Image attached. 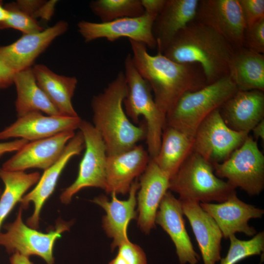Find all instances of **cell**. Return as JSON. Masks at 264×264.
Masks as SVG:
<instances>
[{
    "label": "cell",
    "instance_id": "obj_5",
    "mask_svg": "<svg viewBox=\"0 0 264 264\" xmlns=\"http://www.w3.org/2000/svg\"><path fill=\"white\" fill-rule=\"evenodd\" d=\"M169 190L180 200L222 202L236 194L235 188L217 176L213 165L193 151L170 178Z\"/></svg>",
    "mask_w": 264,
    "mask_h": 264
},
{
    "label": "cell",
    "instance_id": "obj_1",
    "mask_svg": "<svg viewBox=\"0 0 264 264\" xmlns=\"http://www.w3.org/2000/svg\"><path fill=\"white\" fill-rule=\"evenodd\" d=\"M129 41L134 66L150 85L154 100L165 118L184 93L208 85L198 64L178 63L159 52L151 55L145 44Z\"/></svg>",
    "mask_w": 264,
    "mask_h": 264
},
{
    "label": "cell",
    "instance_id": "obj_31",
    "mask_svg": "<svg viewBox=\"0 0 264 264\" xmlns=\"http://www.w3.org/2000/svg\"><path fill=\"white\" fill-rule=\"evenodd\" d=\"M230 246L226 256L220 264H236L253 255H259L264 250V231L257 233L249 240H241L235 235L229 237Z\"/></svg>",
    "mask_w": 264,
    "mask_h": 264
},
{
    "label": "cell",
    "instance_id": "obj_41",
    "mask_svg": "<svg viewBox=\"0 0 264 264\" xmlns=\"http://www.w3.org/2000/svg\"><path fill=\"white\" fill-rule=\"evenodd\" d=\"M7 17V12L4 5H3L2 0H0V30L4 22Z\"/></svg>",
    "mask_w": 264,
    "mask_h": 264
},
{
    "label": "cell",
    "instance_id": "obj_42",
    "mask_svg": "<svg viewBox=\"0 0 264 264\" xmlns=\"http://www.w3.org/2000/svg\"><path fill=\"white\" fill-rule=\"evenodd\" d=\"M109 264H128L125 260L119 254L112 259Z\"/></svg>",
    "mask_w": 264,
    "mask_h": 264
},
{
    "label": "cell",
    "instance_id": "obj_29",
    "mask_svg": "<svg viewBox=\"0 0 264 264\" xmlns=\"http://www.w3.org/2000/svg\"><path fill=\"white\" fill-rule=\"evenodd\" d=\"M40 177V174L37 172L27 174L24 171H6L0 168V178L4 185L0 198V231L4 220L15 205L30 187L37 183Z\"/></svg>",
    "mask_w": 264,
    "mask_h": 264
},
{
    "label": "cell",
    "instance_id": "obj_15",
    "mask_svg": "<svg viewBox=\"0 0 264 264\" xmlns=\"http://www.w3.org/2000/svg\"><path fill=\"white\" fill-rule=\"evenodd\" d=\"M75 135L74 131H67L28 142L6 160L1 168L10 171H24L32 168L45 170L59 159L66 144Z\"/></svg>",
    "mask_w": 264,
    "mask_h": 264
},
{
    "label": "cell",
    "instance_id": "obj_17",
    "mask_svg": "<svg viewBox=\"0 0 264 264\" xmlns=\"http://www.w3.org/2000/svg\"><path fill=\"white\" fill-rule=\"evenodd\" d=\"M199 204L215 220L225 239L237 232L254 236L257 231L248 222L251 219L261 218L264 214V209L243 202L237 197L236 193L222 202Z\"/></svg>",
    "mask_w": 264,
    "mask_h": 264
},
{
    "label": "cell",
    "instance_id": "obj_27",
    "mask_svg": "<svg viewBox=\"0 0 264 264\" xmlns=\"http://www.w3.org/2000/svg\"><path fill=\"white\" fill-rule=\"evenodd\" d=\"M13 84L17 91L15 107L18 117L37 111L47 115H61L37 84L32 67L15 72Z\"/></svg>",
    "mask_w": 264,
    "mask_h": 264
},
{
    "label": "cell",
    "instance_id": "obj_38",
    "mask_svg": "<svg viewBox=\"0 0 264 264\" xmlns=\"http://www.w3.org/2000/svg\"><path fill=\"white\" fill-rule=\"evenodd\" d=\"M29 141L24 139H18L13 141L0 143V157L4 154L18 151Z\"/></svg>",
    "mask_w": 264,
    "mask_h": 264
},
{
    "label": "cell",
    "instance_id": "obj_34",
    "mask_svg": "<svg viewBox=\"0 0 264 264\" xmlns=\"http://www.w3.org/2000/svg\"><path fill=\"white\" fill-rule=\"evenodd\" d=\"M246 28L264 19V0H239Z\"/></svg>",
    "mask_w": 264,
    "mask_h": 264
},
{
    "label": "cell",
    "instance_id": "obj_35",
    "mask_svg": "<svg viewBox=\"0 0 264 264\" xmlns=\"http://www.w3.org/2000/svg\"><path fill=\"white\" fill-rule=\"evenodd\" d=\"M119 254L128 264H148L146 254L138 245L130 240L121 243L118 247Z\"/></svg>",
    "mask_w": 264,
    "mask_h": 264
},
{
    "label": "cell",
    "instance_id": "obj_22",
    "mask_svg": "<svg viewBox=\"0 0 264 264\" xmlns=\"http://www.w3.org/2000/svg\"><path fill=\"white\" fill-rule=\"evenodd\" d=\"M219 111L231 129L249 133L264 119V91L238 90L221 105Z\"/></svg>",
    "mask_w": 264,
    "mask_h": 264
},
{
    "label": "cell",
    "instance_id": "obj_25",
    "mask_svg": "<svg viewBox=\"0 0 264 264\" xmlns=\"http://www.w3.org/2000/svg\"><path fill=\"white\" fill-rule=\"evenodd\" d=\"M37 84L62 116H78L71 102L78 80L74 76L58 75L46 66L32 67Z\"/></svg>",
    "mask_w": 264,
    "mask_h": 264
},
{
    "label": "cell",
    "instance_id": "obj_26",
    "mask_svg": "<svg viewBox=\"0 0 264 264\" xmlns=\"http://www.w3.org/2000/svg\"><path fill=\"white\" fill-rule=\"evenodd\" d=\"M228 75L240 90L264 91V55L244 47L235 49L228 63Z\"/></svg>",
    "mask_w": 264,
    "mask_h": 264
},
{
    "label": "cell",
    "instance_id": "obj_7",
    "mask_svg": "<svg viewBox=\"0 0 264 264\" xmlns=\"http://www.w3.org/2000/svg\"><path fill=\"white\" fill-rule=\"evenodd\" d=\"M213 166L217 176L226 178L250 196H258L264 190V155L252 136L248 135L226 160Z\"/></svg>",
    "mask_w": 264,
    "mask_h": 264
},
{
    "label": "cell",
    "instance_id": "obj_21",
    "mask_svg": "<svg viewBox=\"0 0 264 264\" xmlns=\"http://www.w3.org/2000/svg\"><path fill=\"white\" fill-rule=\"evenodd\" d=\"M181 203L168 191L157 210L155 222L169 235L174 242L180 264H196L199 256L195 251L186 231Z\"/></svg>",
    "mask_w": 264,
    "mask_h": 264
},
{
    "label": "cell",
    "instance_id": "obj_13",
    "mask_svg": "<svg viewBox=\"0 0 264 264\" xmlns=\"http://www.w3.org/2000/svg\"><path fill=\"white\" fill-rule=\"evenodd\" d=\"M84 148V137L79 131L67 143L59 159L44 170L33 189L22 198L20 202L22 209H26L30 203L34 204L33 213L26 221L28 226L35 229L39 228L42 208L54 192L61 174L71 158L79 155Z\"/></svg>",
    "mask_w": 264,
    "mask_h": 264
},
{
    "label": "cell",
    "instance_id": "obj_16",
    "mask_svg": "<svg viewBox=\"0 0 264 264\" xmlns=\"http://www.w3.org/2000/svg\"><path fill=\"white\" fill-rule=\"evenodd\" d=\"M82 121L78 116H45L33 112L21 117L0 132V140L20 138L29 142L48 138L60 132L75 131Z\"/></svg>",
    "mask_w": 264,
    "mask_h": 264
},
{
    "label": "cell",
    "instance_id": "obj_36",
    "mask_svg": "<svg viewBox=\"0 0 264 264\" xmlns=\"http://www.w3.org/2000/svg\"><path fill=\"white\" fill-rule=\"evenodd\" d=\"M145 13L157 17L163 9L166 0H140Z\"/></svg>",
    "mask_w": 264,
    "mask_h": 264
},
{
    "label": "cell",
    "instance_id": "obj_30",
    "mask_svg": "<svg viewBox=\"0 0 264 264\" xmlns=\"http://www.w3.org/2000/svg\"><path fill=\"white\" fill-rule=\"evenodd\" d=\"M90 8L102 22L145 13L140 0H95L90 2Z\"/></svg>",
    "mask_w": 264,
    "mask_h": 264
},
{
    "label": "cell",
    "instance_id": "obj_33",
    "mask_svg": "<svg viewBox=\"0 0 264 264\" xmlns=\"http://www.w3.org/2000/svg\"><path fill=\"white\" fill-rule=\"evenodd\" d=\"M242 47L251 51L264 53V19L245 28Z\"/></svg>",
    "mask_w": 264,
    "mask_h": 264
},
{
    "label": "cell",
    "instance_id": "obj_8",
    "mask_svg": "<svg viewBox=\"0 0 264 264\" xmlns=\"http://www.w3.org/2000/svg\"><path fill=\"white\" fill-rule=\"evenodd\" d=\"M22 210L20 207L15 220L5 226V232H0V245L9 254L19 253L28 257L36 255L42 258L47 264H54L55 243L64 232L69 230L73 221L60 220L54 229L44 233L24 224Z\"/></svg>",
    "mask_w": 264,
    "mask_h": 264
},
{
    "label": "cell",
    "instance_id": "obj_19",
    "mask_svg": "<svg viewBox=\"0 0 264 264\" xmlns=\"http://www.w3.org/2000/svg\"><path fill=\"white\" fill-rule=\"evenodd\" d=\"M139 188V182L132 183L127 200H119L114 193H111V200L104 195L94 198L92 202L101 207L106 212L102 219V226L107 235L112 239V250L129 241L127 229L130 222L137 219L136 193Z\"/></svg>",
    "mask_w": 264,
    "mask_h": 264
},
{
    "label": "cell",
    "instance_id": "obj_23",
    "mask_svg": "<svg viewBox=\"0 0 264 264\" xmlns=\"http://www.w3.org/2000/svg\"><path fill=\"white\" fill-rule=\"evenodd\" d=\"M180 201L183 215L188 219L198 242L204 264H215L221 259L223 238L219 226L199 202L191 200Z\"/></svg>",
    "mask_w": 264,
    "mask_h": 264
},
{
    "label": "cell",
    "instance_id": "obj_11",
    "mask_svg": "<svg viewBox=\"0 0 264 264\" xmlns=\"http://www.w3.org/2000/svg\"><path fill=\"white\" fill-rule=\"evenodd\" d=\"M156 18L145 13L139 17L123 18L106 22L81 21L78 23V30L86 43L100 38L112 42L126 37L154 48L157 44L153 27Z\"/></svg>",
    "mask_w": 264,
    "mask_h": 264
},
{
    "label": "cell",
    "instance_id": "obj_40",
    "mask_svg": "<svg viewBox=\"0 0 264 264\" xmlns=\"http://www.w3.org/2000/svg\"><path fill=\"white\" fill-rule=\"evenodd\" d=\"M254 137L257 140L260 138L264 142V119L257 124L252 130Z\"/></svg>",
    "mask_w": 264,
    "mask_h": 264
},
{
    "label": "cell",
    "instance_id": "obj_18",
    "mask_svg": "<svg viewBox=\"0 0 264 264\" xmlns=\"http://www.w3.org/2000/svg\"><path fill=\"white\" fill-rule=\"evenodd\" d=\"M170 177L158 167L153 159L150 160L140 176L137 197V224L148 234L155 228V219L160 203L168 191Z\"/></svg>",
    "mask_w": 264,
    "mask_h": 264
},
{
    "label": "cell",
    "instance_id": "obj_6",
    "mask_svg": "<svg viewBox=\"0 0 264 264\" xmlns=\"http://www.w3.org/2000/svg\"><path fill=\"white\" fill-rule=\"evenodd\" d=\"M124 66L127 88L123 101L125 111L134 124L139 123V116L144 117L147 129V151L150 158L154 159L160 149L165 116L154 100L150 85L134 66L132 54L126 56Z\"/></svg>",
    "mask_w": 264,
    "mask_h": 264
},
{
    "label": "cell",
    "instance_id": "obj_43",
    "mask_svg": "<svg viewBox=\"0 0 264 264\" xmlns=\"http://www.w3.org/2000/svg\"><path fill=\"white\" fill-rule=\"evenodd\" d=\"M0 193H1V191H0Z\"/></svg>",
    "mask_w": 264,
    "mask_h": 264
},
{
    "label": "cell",
    "instance_id": "obj_20",
    "mask_svg": "<svg viewBox=\"0 0 264 264\" xmlns=\"http://www.w3.org/2000/svg\"><path fill=\"white\" fill-rule=\"evenodd\" d=\"M150 157L141 145L117 154L107 156L105 192L125 195L129 192L135 178L146 169Z\"/></svg>",
    "mask_w": 264,
    "mask_h": 264
},
{
    "label": "cell",
    "instance_id": "obj_28",
    "mask_svg": "<svg viewBox=\"0 0 264 264\" xmlns=\"http://www.w3.org/2000/svg\"><path fill=\"white\" fill-rule=\"evenodd\" d=\"M193 138L174 128L165 126L158 154L153 159L170 178L193 151Z\"/></svg>",
    "mask_w": 264,
    "mask_h": 264
},
{
    "label": "cell",
    "instance_id": "obj_10",
    "mask_svg": "<svg viewBox=\"0 0 264 264\" xmlns=\"http://www.w3.org/2000/svg\"><path fill=\"white\" fill-rule=\"evenodd\" d=\"M248 134L229 127L217 109L198 127L193 137V151L212 165L221 163L242 145Z\"/></svg>",
    "mask_w": 264,
    "mask_h": 264
},
{
    "label": "cell",
    "instance_id": "obj_32",
    "mask_svg": "<svg viewBox=\"0 0 264 264\" xmlns=\"http://www.w3.org/2000/svg\"><path fill=\"white\" fill-rule=\"evenodd\" d=\"M4 7L7 17L1 25V29L13 28L23 34L40 32L44 29L37 20L21 8L17 2L6 3Z\"/></svg>",
    "mask_w": 264,
    "mask_h": 264
},
{
    "label": "cell",
    "instance_id": "obj_14",
    "mask_svg": "<svg viewBox=\"0 0 264 264\" xmlns=\"http://www.w3.org/2000/svg\"><path fill=\"white\" fill-rule=\"evenodd\" d=\"M68 27L66 22L60 21L40 32L23 34L11 44L0 45V61L15 72L30 68L36 58Z\"/></svg>",
    "mask_w": 264,
    "mask_h": 264
},
{
    "label": "cell",
    "instance_id": "obj_2",
    "mask_svg": "<svg viewBox=\"0 0 264 264\" xmlns=\"http://www.w3.org/2000/svg\"><path fill=\"white\" fill-rule=\"evenodd\" d=\"M234 49L223 37L195 20L174 37L162 53L178 63L198 64L210 84L228 75Z\"/></svg>",
    "mask_w": 264,
    "mask_h": 264
},
{
    "label": "cell",
    "instance_id": "obj_37",
    "mask_svg": "<svg viewBox=\"0 0 264 264\" xmlns=\"http://www.w3.org/2000/svg\"><path fill=\"white\" fill-rule=\"evenodd\" d=\"M15 72L0 61V89H5L14 83Z\"/></svg>",
    "mask_w": 264,
    "mask_h": 264
},
{
    "label": "cell",
    "instance_id": "obj_4",
    "mask_svg": "<svg viewBox=\"0 0 264 264\" xmlns=\"http://www.w3.org/2000/svg\"><path fill=\"white\" fill-rule=\"evenodd\" d=\"M238 90L227 75L199 89L186 92L166 114L165 126L174 128L193 138L204 119Z\"/></svg>",
    "mask_w": 264,
    "mask_h": 264
},
{
    "label": "cell",
    "instance_id": "obj_3",
    "mask_svg": "<svg viewBox=\"0 0 264 264\" xmlns=\"http://www.w3.org/2000/svg\"><path fill=\"white\" fill-rule=\"evenodd\" d=\"M127 90L124 73L120 71L103 91L91 99L92 125L104 141L107 156L128 151L146 138L145 123L135 125L124 110Z\"/></svg>",
    "mask_w": 264,
    "mask_h": 264
},
{
    "label": "cell",
    "instance_id": "obj_24",
    "mask_svg": "<svg viewBox=\"0 0 264 264\" xmlns=\"http://www.w3.org/2000/svg\"><path fill=\"white\" fill-rule=\"evenodd\" d=\"M199 0H166L154 22L158 52L162 53L174 37L195 20Z\"/></svg>",
    "mask_w": 264,
    "mask_h": 264
},
{
    "label": "cell",
    "instance_id": "obj_12",
    "mask_svg": "<svg viewBox=\"0 0 264 264\" xmlns=\"http://www.w3.org/2000/svg\"><path fill=\"white\" fill-rule=\"evenodd\" d=\"M195 20L215 31L234 49L242 47L246 25L239 0H199Z\"/></svg>",
    "mask_w": 264,
    "mask_h": 264
},
{
    "label": "cell",
    "instance_id": "obj_39",
    "mask_svg": "<svg viewBox=\"0 0 264 264\" xmlns=\"http://www.w3.org/2000/svg\"><path fill=\"white\" fill-rule=\"evenodd\" d=\"M9 260L10 264H33L28 257L23 256L19 253L12 254Z\"/></svg>",
    "mask_w": 264,
    "mask_h": 264
},
{
    "label": "cell",
    "instance_id": "obj_9",
    "mask_svg": "<svg viewBox=\"0 0 264 264\" xmlns=\"http://www.w3.org/2000/svg\"><path fill=\"white\" fill-rule=\"evenodd\" d=\"M78 129L85 142V152L81 160L77 177L60 195L62 203L70 202L72 197L87 187L105 190L106 184V164L107 157L104 141L92 124L82 120Z\"/></svg>",
    "mask_w": 264,
    "mask_h": 264
}]
</instances>
